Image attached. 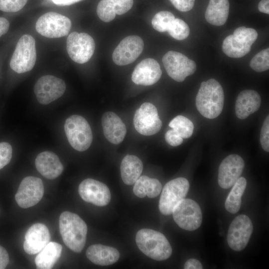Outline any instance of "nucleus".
<instances>
[{
    "instance_id": "1",
    "label": "nucleus",
    "mask_w": 269,
    "mask_h": 269,
    "mask_svg": "<svg viewBox=\"0 0 269 269\" xmlns=\"http://www.w3.org/2000/svg\"><path fill=\"white\" fill-rule=\"evenodd\" d=\"M224 95L221 84L214 79L203 81L196 97L195 105L204 117L213 119L222 113Z\"/></svg>"
},
{
    "instance_id": "2",
    "label": "nucleus",
    "mask_w": 269,
    "mask_h": 269,
    "mask_svg": "<svg viewBox=\"0 0 269 269\" xmlns=\"http://www.w3.org/2000/svg\"><path fill=\"white\" fill-rule=\"evenodd\" d=\"M59 226L65 245L72 251L80 253L86 241L87 227L86 223L77 214L64 211L59 217Z\"/></svg>"
},
{
    "instance_id": "3",
    "label": "nucleus",
    "mask_w": 269,
    "mask_h": 269,
    "mask_svg": "<svg viewBox=\"0 0 269 269\" xmlns=\"http://www.w3.org/2000/svg\"><path fill=\"white\" fill-rule=\"evenodd\" d=\"M135 242L138 249L153 260L163 261L171 255L172 250L169 242L159 232L142 229L136 234Z\"/></svg>"
},
{
    "instance_id": "4",
    "label": "nucleus",
    "mask_w": 269,
    "mask_h": 269,
    "mask_svg": "<svg viewBox=\"0 0 269 269\" xmlns=\"http://www.w3.org/2000/svg\"><path fill=\"white\" fill-rule=\"evenodd\" d=\"M67 139L75 150L88 149L93 141V134L88 122L83 117L74 115L68 118L64 124Z\"/></svg>"
},
{
    "instance_id": "5",
    "label": "nucleus",
    "mask_w": 269,
    "mask_h": 269,
    "mask_svg": "<svg viewBox=\"0 0 269 269\" xmlns=\"http://www.w3.org/2000/svg\"><path fill=\"white\" fill-rule=\"evenodd\" d=\"M36 60L35 41L29 34L23 35L17 42L10 61V67L17 73L30 71Z\"/></svg>"
},
{
    "instance_id": "6",
    "label": "nucleus",
    "mask_w": 269,
    "mask_h": 269,
    "mask_svg": "<svg viewBox=\"0 0 269 269\" xmlns=\"http://www.w3.org/2000/svg\"><path fill=\"white\" fill-rule=\"evenodd\" d=\"M189 183L183 177H178L168 182L164 186L159 201V209L164 215L172 214L175 207L186 196Z\"/></svg>"
},
{
    "instance_id": "7",
    "label": "nucleus",
    "mask_w": 269,
    "mask_h": 269,
    "mask_svg": "<svg viewBox=\"0 0 269 269\" xmlns=\"http://www.w3.org/2000/svg\"><path fill=\"white\" fill-rule=\"evenodd\" d=\"M71 25V21L67 17L57 12H48L37 19L35 29L44 37L59 38L69 33Z\"/></svg>"
},
{
    "instance_id": "8",
    "label": "nucleus",
    "mask_w": 269,
    "mask_h": 269,
    "mask_svg": "<svg viewBox=\"0 0 269 269\" xmlns=\"http://www.w3.org/2000/svg\"><path fill=\"white\" fill-rule=\"evenodd\" d=\"M173 218L181 228L194 231L200 227L202 213L198 203L190 199H183L174 208Z\"/></svg>"
},
{
    "instance_id": "9",
    "label": "nucleus",
    "mask_w": 269,
    "mask_h": 269,
    "mask_svg": "<svg viewBox=\"0 0 269 269\" xmlns=\"http://www.w3.org/2000/svg\"><path fill=\"white\" fill-rule=\"evenodd\" d=\"M95 49V41L86 33L73 32L66 40V49L70 58L74 62L83 64L92 57Z\"/></svg>"
},
{
    "instance_id": "10",
    "label": "nucleus",
    "mask_w": 269,
    "mask_h": 269,
    "mask_svg": "<svg viewBox=\"0 0 269 269\" xmlns=\"http://www.w3.org/2000/svg\"><path fill=\"white\" fill-rule=\"evenodd\" d=\"M162 63L168 75L174 80L181 82L186 77L196 71V65L194 61L184 54L169 51L163 56Z\"/></svg>"
},
{
    "instance_id": "11",
    "label": "nucleus",
    "mask_w": 269,
    "mask_h": 269,
    "mask_svg": "<svg viewBox=\"0 0 269 269\" xmlns=\"http://www.w3.org/2000/svg\"><path fill=\"white\" fill-rule=\"evenodd\" d=\"M134 125L140 134L149 136L157 133L162 127V122L156 108L150 103H144L135 111Z\"/></svg>"
},
{
    "instance_id": "12",
    "label": "nucleus",
    "mask_w": 269,
    "mask_h": 269,
    "mask_svg": "<svg viewBox=\"0 0 269 269\" xmlns=\"http://www.w3.org/2000/svg\"><path fill=\"white\" fill-rule=\"evenodd\" d=\"M253 231L251 220L247 215L237 216L231 222L228 231L227 243L235 251H241L247 246Z\"/></svg>"
},
{
    "instance_id": "13",
    "label": "nucleus",
    "mask_w": 269,
    "mask_h": 269,
    "mask_svg": "<svg viewBox=\"0 0 269 269\" xmlns=\"http://www.w3.org/2000/svg\"><path fill=\"white\" fill-rule=\"evenodd\" d=\"M43 193L42 180L34 176H27L21 181L15 199L20 207L27 208L37 204L42 199Z\"/></svg>"
},
{
    "instance_id": "14",
    "label": "nucleus",
    "mask_w": 269,
    "mask_h": 269,
    "mask_svg": "<svg viewBox=\"0 0 269 269\" xmlns=\"http://www.w3.org/2000/svg\"><path fill=\"white\" fill-rule=\"evenodd\" d=\"M65 90L66 84L63 80L49 75L40 77L34 87L36 99L42 105H47L58 99Z\"/></svg>"
},
{
    "instance_id": "15",
    "label": "nucleus",
    "mask_w": 269,
    "mask_h": 269,
    "mask_svg": "<svg viewBox=\"0 0 269 269\" xmlns=\"http://www.w3.org/2000/svg\"><path fill=\"white\" fill-rule=\"evenodd\" d=\"M78 192L84 201L98 206H106L111 201V193L108 186L92 178L86 179L80 183Z\"/></svg>"
},
{
    "instance_id": "16",
    "label": "nucleus",
    "mask_w": 269,
    "mask_h": 269,
    "mask_svg": "<svg viewBox=\"0 0 269 269\" xmlns=\"http://www.w3.org/2000/svg\"><path fill=\"white\" fill-rule=\"evenodd\" d=\"M143 46V41L138 36L131 35L125 37L113 51L114 62L120 66L133 63L142 52Z\"/></svg>"
},
{
    "instance_id": "17",
    "label": "nucleus",
    "mask_w": 269,
    "mask_h": 269,
    "mask_svg": "<svg viewBox=\"0 0 269 269\" xmlns=\"http://www.w3.org/2000/svg\"><path fill=\"white\" fill-rule=\"evenodd\" d=\"M244 166L243 159L238 154H230L225 158L219 167V186L223 189L233 186L242 173Z\"/></svg>"
},
{
    "instance_id": "18",
    "label": "nucleus",
    "mask_w": 269,
    "mask_h": 269,
    "mask_svg": "<svg viewBox=\"0 0 269 269\" xmlns=\"http://www.w3.org/2000/svg\"><path fill=\"white\" fill-rule=\"evenodd\" d=\"M162 71L158 63L152 58H146L139 63L132 75L133 82L143 86L156 83L160 78Z\"/></svg>"
},
{
    "instance_id": "19",
    "label": "nucleus",
    "mask_w": 269,
    "mask_h": 269,
    "mask_svg": "<svg viewBox=\"0 0 269 269\" xmlns=\"http://www.w3.org/2000/svg\"><path fill=\"white\" fill-rule=\"evenodd\" d=\"M50 239V234L47 226L42 223H35L25 233L23 249L29 255L38 254Z\"/></svg>"
},
{
    "instance_id": "20",
    "label": "nucleus",
    "mask_w": 269,
    "mask_h": 269,
    "mask_svg": "<svg viewBox=\"0 0 269 269\" xmlns=\"http://www.w3.org/2000/svg\"><path fill=\"white\" fill-rule=\"evenodd\" d=\"M104 134L107 139L114 144H119L124 140L127 133L125 124L121 119L112 112L105 113L102 118Z\"/></svg>"
},
{
    "instance_id": "21",
    "label": "nucleus",
    "mask_w": 269,
    "mask_h": 269,
    "mask_svg": "<svg viewBox=\"0 0 269 269\" xmlns=\"http://www.w3.org/2000/svg\"><path fill=\"white\" fill-rule=\"evenodd\" d=\"M35 165L37 171L48 179H54L58 177L64 169L58 156L49 151L39 153L35 158Z\"/></svg>"
},
{
    "instance_id": "22",
    "label": "nucleus",
    "mask_w": 269,
    "mask_h": 269,
    "mask_svg": "<svg viewBox=\"0 0 269 269\" xmlns=\"http://www.w3.org/2000/svg\"><path fill=\"white\" fill-rule=\"evenodd\" d=\"M261 103V97L256 91H242L237 96L235 103L236 116L240 119H246L259 110Z\"/></svg>"
},
{
    "instance_id": "23",
    "label": "nucleus",
    "mask_w": 269,
    "mask_h": 269,
    "mask_svg": "<svg viewBox=\"0 0 269 269\" xmlns=\"http://www.w3.org/2000/svg\"><path fill=\"white\" fill-rule=\"evenodd\" d=\"M87 258L93 263L102 266L112 265L120 258V253L116 249L101 244L90 246L86 252Z\"/></svg>"
},
{
    "instance_id": "24",
    "label": "nucleus",
    "mask_w": 269,
    "mask_h": 269,
    "mask_svg": "<svg viewBox=\"0 0 269 269\" xmlns=\"http://www.w3.org/2000/svg\"><path fill=\"white\" fill-rule=\"evenodd\" d=\"M143 169V164L136 156L128 154L123 159L120 167L122 180L127 185L134 184Z\"/></svg>"
},
{
    "instance_id": "25",
    "label": "nucleus",
    "mask_w": 269,
    "mask_h": 269,
    "mask_svg": "<svg viewBox=\"0 0 269 269\" xmlns=\"http://www.w3.org/2000/svg\"><path fill=\"white\" fill-rule=\"evenodd\" d=\"M229 7L228 0H210L205 11L206 20L214 25H223L227 20Z\"/></svg>"
},
{
    "instance_id": "26",
    "label": "nucleus",
    "mask_w": 269,
    "mask_h": 269,
    "mask_svg": "<svg viewBox=\"0 0 269 269\" xmlns=\"http://www.w3.org/2000/svg\"><path fill=\"white\" fill-rule=\"evenodd\" d=\"M62 247L57 243L49 242L45 247L38 253L35 259L37 269H50L61 256Z\"/></svg>"
},
{
    "instance_id": "27",
    "label": "nucleus",
    "mask_w": 269,
    "mask_h": 269,
    "mask_svg": "<svg viewBox=\"0 0 269 269\" xmlns=\"http://www.w3.org/2000/svg\"><path fill=\"white\" fill-rule=\"evenodd\" d=\"M251 46L244 38L233 33L225 38L222 50L230 57L241 58L250 51Z\"/></svg>"
},
{
    "instance_id": "28",
    "label": "nucleus",
    "mask_w": 269,
    "mask_h": 269,
    "mask_svg": "<svg viewBox=\"0 0 269 269\" xmlns=\"http://www.w3.org/2000/svg\"><path fill=\"white\" fill-rule=\"evenodd\" d=\"M134 184V194L141 198L146 196L150 198H155L162 189V185L158 180L145 175L139 176Z\"/></svg>"
},
{
    "instance_id": "29",
    "label": "nucleus",
    "mask_w": 269,
    "mask_h": 269,
    "mask_svg": "<svg viewBox=\"0 0 269 269\" xmlns=\"http://www.w3.org/2000/svg\"><path fill=\"white\" fill-rule=\"evenodd\" d=\"M246 186L247 180L243 177H239L233 185L225 203L227 211L232 214H235L239 211L241 206L242 197Z\"/></svg>"
},
{
    "instance_id": "30",
    "label": "nucleus",
    "mask_w": 269,
    "mask_h": 269,
    "mask_svg": "<svg viewBox=\"0 0 269 269\" xmlns=\"http://www.w3.org/2000/svg\"><path fill=\"white\" fill-rule=\"evenodd\" d=\"M168 125L183 138L190 137L194 130L193 123L186 117L181 115H178L174 118Z\"/></svg>"
},
{
    "instance_id": "31",
    "label": "nucleus",
    "mask_w": 269,
    "mask_h": 269,
    "mask_svg": "<svg viewBox=\"0 0 269 269\" xmlns=\"http://www.w3.org/2000/svg\"><path fill=\"white\" fill-rule=\"evenodd\" d=\"M174 19L175 16L171 12L168 11H161L154 16L151 23L154 29L163 32L167 31Z\"/></svg>"
},
{
    "instance_id": "32",
    "label": "nucleus",
    "mask_w": 269,
    "mask_h": 269,
    "mask_svg": "<svg viewBox=\"0 0 269 269\" xmlns=\"http://www.w3.org/2000/svg\"><path fill=\"white\" fill-rule=\"evenodd\" d=\"M167 31L174 39L181 40L188 36L190 29L187 24L183 20L175 18Z\"/></svg>"
},
{
    "instance_id": "33",
    "label": "nucleus",
    "mask_w": 269,
    "mask_h": 269,
    "mask_svg": "<svg viewBox=\"0 0 269 269\" xmlns=\"http://www.w3.org/2000/svg\"><path fill=\"white\" fill-rule=\"evenodd\" d=\"M251 68L258 72L265 71L269 68V49L262 50L255 55L250 63Z\"/></svg>"
},
{
    "instance_id": "34",
    "label": "nucleus",
    "mask_w": 269,
    "mask_h": 269,
    "mask_svg": "<svg viewBox=\"0 0 269 269\" xmlns=\"http://www.w3.org/2000/svg\"><path fill=\"white\" fill-rule=\"evenodd\" d=\"M97 13L99 18L106 22L113 20L116 12L111 0H101L97 7Z\"/></svg>"
},
{
    "instance_id": "35",
    "label": "nucleus",
    "mask_w": 269,
    "mask_h": 269,
    "mask_svg": "<svg viewBox=\"0 0 269 269\" xmlns=\"http://www.w3.org/2000/svg\"><path fill=\"white\" fill-rule=\"evenodd\" d=\"M28 0H0V10L4 12H14L21 9Z\"/></svg>"
},
{
    "instance_id": "36",
    "label": "nucleus",
    "mask_w": 269,
    "mask_h": 269,
    "mask_svg": "<svg viewBox=\"0 0 269 269\" xmlns=\"http://www.w3.org/2000/svg\"><path fill=\"white\" fill-rule=\"evenodd\" d=\"M12 149L6 142H0V169L8 164L12 157Z\"/></svg>"
},
{
    "instance_id": "37",
    "label": "nucleus",
    "mask_w": 269,
    "mask_h": 269,
    "mask_svg": "<svg viewBox=\"0 0 269 269\" xmlns=\"http://www.w3.org/2000/svg\"><path fill=\"white\" fill-rule=\"evenodd\" d=\"M260 143L263 149L269 151V116L266 118L260 133Z\"/></svg>"
},
{
    "instance_id": "38",
    "label": "nucleus",
    "mask_w": 269,
    "mask_h": 269,
    "mask_svg": "<svg viewBox=\"0 0 269 269\" xmlns=\"http://www.w3.org/2000/svg\"><path fill=\"white\" fill-rule=\"evenodd\" d=\"M116 14L122 15L132 7L134 0H111Z\"/></svg>"
},
{
    "instance_id": "39",
    "label": "nucleus",
    "mask_w": 269,
    "mask_h": 269,
    "mask_svg": "<svg viewBox=\"0 0 269 269\" xmlns=\"http://www.w3.org/2000/svg\"><path fill=\"white\" fill-rule=\"evenodd\" d=\"M174 6L181 11H187L194 6L195 0H169Z\"/></svg>"
},
{
    "instance_id": "40",
    "label": "nucleus",
    "mask_w": 269,
    "mask_h": 269,
    "mask_svg": "<svg viewBox=\"0 0 269 269\" xmlns=\"http://www.w3.org/2000/svg\"><path fill=\"white\" fill-rule=\"evenodd\" d=\"M166 142L172 146L180 145L183 142V138L177 134L172 129L168 130L165 134Z\"/></svg>"
},
{
    "instance_id": "41",
    "label": "nucleus",
    "mask_w": 269,
    "mask_h": 269,
    "mask_svg": "<svg viewBox=\"0 0 269 269\" xmlns=\"http://www.w3.org/2000/svg\"><path fill=\"white\" fill-rule=\"evenodd\" d=\"M9 255L6 250L0 245V269H4L9 263Z\"/></svg>"
},
{
    "instance_id": "42",
    "label": "nucleus",
    "mask_w": 269,
    "mask_h": 269,
    "mask_svg": "<svg viewBox=\"0 0 269 269\" xmlns=\"http://www.w3.org/2000/svg\"><path fill=\"white\" fill-rule=\"evenodd\" d=\"M185 269H202L201 263L195 259H190L187 260L184 266Z\"/></svg>"
},
{
    "instance_id": "43",
    "label": "nucleus",
    "mask_w": 269,
    "mask_h": 269,
    "mask_svg": "<svg viewBox=\"0 0 269 269\" xmlns=\"http://www.w3.org/2000/svg\"><path fill=\"white\" fill-rule=\"evenodd\" d=\"M9 27L8 20L4 17H0V37L8 31Z\"/></svg>"
},
{
    "instance_id": "44",
    "label": "nucleus",
    "mask_w": 269,
    "mask_h": 269,
    "mask_svg": "<svg viewBox=\"0 0 269 269\" xmlns=\"http://www.w3.org/2000/svg\"><path fill=\"white\" fill-rule=\"evenodd\" d=\"M258 8L260 11L269 13V0H261L259 3Z\"/></svg>"
},
{
    "instance_id": "45",
    "label": "nucleus",
    "mask_w": 269,
    "mask_h": 269,
    "mask_svg": "<svg viewBox=\"0 0 269 269\" xmlns=\"http://www.w3.org/2000/svg\"><path fill=\"white\" fill-rule=\"evenodd\" d=\"M55 4L59 5H69L82 0H51Z\"/></svg>"
}]
</instances>
